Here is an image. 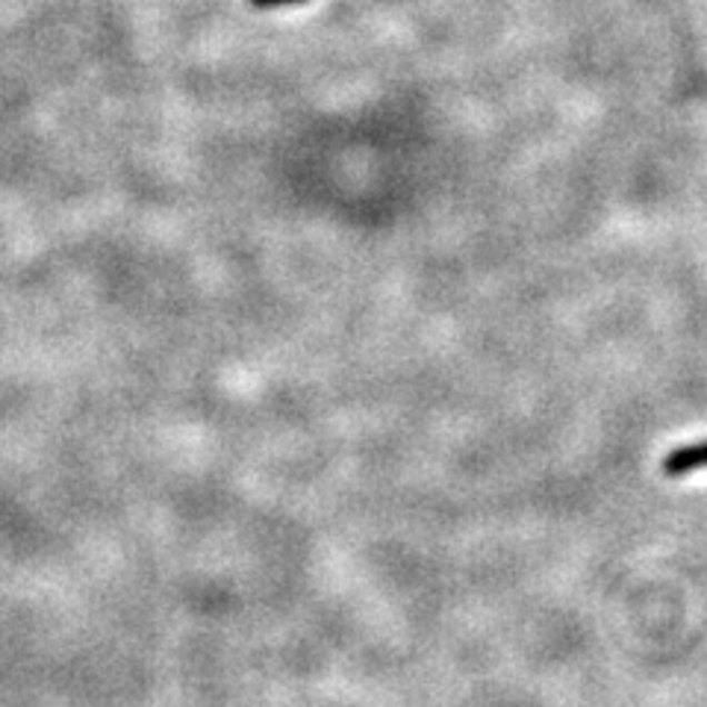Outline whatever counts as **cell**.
<instances>
[{
  "label": "cell",
  "instance_id": "obj_2",
  "mask_svg": "<svg viewBox=\"0 0 707 707\" xmlns=\"http://www.w3.org/2000/svg\"><path fill=\"white\" fill-rule=\"evenodd\" d=\"M257 3H266V7H269V3H301V0H257Z\"/></svg>",
  "mask_w": 707,
  "mask_h": 707
},
{
  "label": "cell",
  "instance_id": "obj_1",
  "mask_svg": "<svg viewBox=\"0 0 707 707\" xmlns=\"http://www.w3.org/2000/svg\"><path fill=\"white\" fill-rule=\"evenodd\" d=\"M664 475L666 478H684V475H693L707 466V439L701 442H690V446L673 448L669 455L664 457Z\"/></svg>",
  "mask_w": 707,
  "mask_h": 707
}]
</instances>
